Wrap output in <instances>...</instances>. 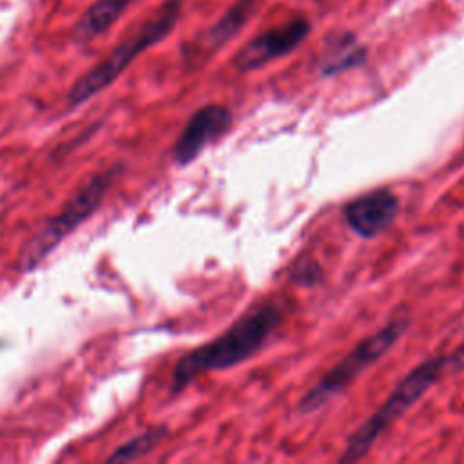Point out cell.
Instances as JSON below:
<instances>
[{"mask_svg": "<svg viewBox=\"0 0 464 464\" xmlns=\"http://www.w3.org/2000/svg\"><path fill=\"white\" fill-rule=\"evenodd\" d=\"M134 0H94L72 27L74 44H89L107 33Z\"/></svg>", "mask_w": 464, "mask_h": 464, "instance_id": "10", "label": "cell"}, {"mask_svg": "<svg viewBox=\"0 0 464 464\" xmlns=\"http://www.w3.org/2000/svg\"><path fill=\"white\" fill-rule=\"evenodd\" d=\"M167 426L163 424H156L150 426L147 430H143L141 433H138L136 437L129 439L127 442H123L121 446H118L109 457L107 460L112 462H129V460H138L141 457H145L147 453H150L165 437H167Z\"/></svg>", "mask_w": 464, "mask_h": 464, "instance_id": "12", "label": "cell"}, {"mask_svg": "<svg viewBox=\"0 0 464 464\" xmlns=\"http://www.w3.org/2000/svg\"><path fill=\"white\" fill-rule=\"evenodd\" d=\"M286 279L299 288H314L323 283L324 270L321 263L310 256H299L286 266Z\"/></svg>", "mask_w": 464, "mask_h": 464, "instance_id": "13", "label": "cell"}, {"mask_svg": "<svg viewBox=\"0 0 464 464\" xmlns=\"http://www.w3.org/2000/svg\"><path fill=\"white\" fill-rule=\"evenodd\" d=\"M257 4L259 0H236L228 5L227 11L185 49V60L188 63H201L223 49L243 31L254 16Z\"/></svg>", "mask_w": 464, "mask_h": 464, "instance_id": "9", "label": "cell"}, {"mask_svg": "<svg viewBox=\"0 0 464 464\" xmlns=\"http://www.w3.org/2000/svg\"><path fill=\"white\" fill-rule=\"evenodd\" d=\"M448 372L446 353L424 359L420 364L411 368L399 384L390 392L386 401L372 413L346 440L339 462H357L364 459L381 435L395 424L411 406H415L431 390L442 373Z\"/></svg>", "mask_w": 464, "mask_h": 464, "instance_id": "4", "label": "cell"}, {"mask_svg": "<svg viewBox=\"0 0 464 464\" xmlns=\"http://www.w3.org/2000/svg\"><path fill=\"white\" fill-rule=\"evenodd\" d=\"M181 14V0H165L147 20L125 36L103 60L85 71L69 89L67 109H76L111 87L127 67L145 51L163 42L176 27Z\"/></svg>", "mask_w": 464, "mask_h": 464, "instance_id": "2", "label": "cell"}, {"mask_svg": "<svg viewBox=\"0 0 464 464\" xmlns=\"http://www.w3.org/2000/svg\"><path fill=\"white\" fill-rule=\"evenodd\" d=\"M446 361L448 372H464V341L451 353H446Z\"/></svg>", "mask_w": 464, "mask_h": 464, "instance_id": "14", "label": "cell"}, {"mask_svg": "<svg viewBox=\"0 0 464 464\" xmlns=\"http://www.w3.org/2000/svg\"><path fill=\"white\" fill-rule=\"evenodd\" d=\"M125 170L123 163H112L107 169L91 176L67 201L51 216L42 228L22 246L14 270L18 274H29L36 270L76 228H80L91 216L98 212L107 198L114 181Z\"/></svg>", "mask_w": 464, "mask_h": 464, "instance_id": "3", "label": "cell"}, {"mask_svg": "<svg viewBox=\"0 0 464 464\" xmlns=\"http://www.w3.org/2000/svg\"><path fill=\"white\" fill-rule=\"evenodd\" d=\"M283 323V312L272 303L259 304L237 317L212 341L183 353L170 375V395L181 393L192 381L208 372H223L257 355Z\"/></svg>", "mask_w": 464, "mask_h": 464, "instance_id": "1", "label": "cell"}, {"mask_svg": "<svg viewBox=\"0 0 464 464\" xmlns=\"http://www.w3.org/2000/svg\"><path fill=\"white\" fill-rule=\"evenodd\" d=\"M366 58H368L366 47L361 45L352 33H344L330 47L328 56L323 58L319 65V72L321 76H335L350 69L361 67L366 62Z\"/></svg>", "mask_w": 464, "mask_h": 464, "instance_id": "11", "label": "cell"}, {"mask_svg": "<svg viewBox=\"0 0 464 464\" xmlns=\"http://www.w3.org/2000/svg\"><path fill=\"white\" fill-rule=\"evenodd\" d=\"M312 24L306 16H294L286 24L276 25L248 40L232 58V65L239 72L257 71L270 62L294 53L310 34Z\"/></svg>", "mask_w": 464, "mask_h": 464, "instance_id": "6", "label": "cell"}, {"mask_svg": "<svg viewBox=\"0 0 464 464\" xmlns=\"http://www.w3.org/2000/svg\"><path fill=\"white\" fill-rule=\"evenodd\" d=\"M234 123V116L228 107L219 103H208L190 114L185 127L178 134L172 145V161L178 167L190 165L207 145L225 136Z\"/></svg>", "mask_w": 464, "mask_h": 464, "instance_id": "7", "label": "cell"}, {"mask_svg": "<svg viewBox=\"0 0 464 464\" xmlns=\"http://www.w3.org/2000/svg\"><path fill=\"white\" fill-rule=\"evenodd\" d=\"M399 208V198L390 188H375L350 199L343 207V218L353 234L373 239L392 227Z\"/></svg>", "mask_w": 464, "mask_h": 464, "instance_id": "8", "label": "cell"}, {"mask_svg": "<svg viewBox=\"0 0 464 464\" xmlns=\"http://www.w3.org/2000/svg\"><path fill=\"white\" fill-rule=\"evenodd\" d=\"M411 319L393 317L372 335L361 339L332 370H328L297 402V411L310 415L324 408L334 397L343 393L361 373L386 355L393 344L408 332Z\"/></svg>", "mask_w": 464, "mask_h": 464, "instance_id": "5", "label": "cell"}]
</instances>
